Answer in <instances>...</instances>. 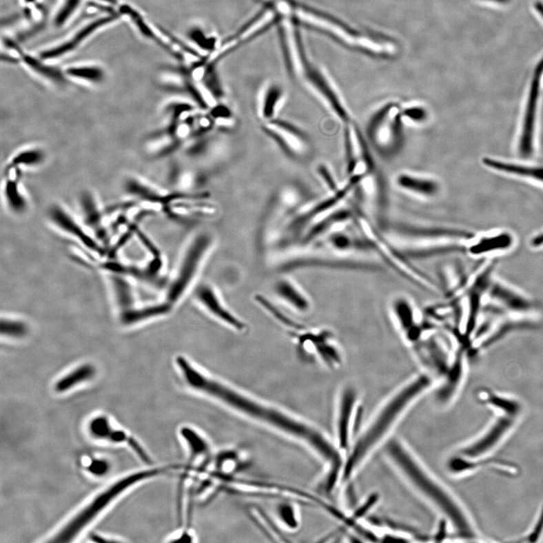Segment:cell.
Listing matches in <instances>:
<instances>
[{
    "mask_svg": "<svg viewBox=\"0 0 543 543\" xmlns=\"http://www.w3.org/2000/svg\"><path fill=\"white\" fill-rule=\"evenodd\" d=\"M176 365L186 387L218 404L238 416L274 431L305 446L325 465L339 462L342 453L320 429L278 406L254 397L214 376L185 356L176 358Z\"/></svg>",
    "mask_w": 543,
    "mask_h": 543,
    "instance_id": "6da1fadb",
    "label": "cell"
},
{
    "mask_svg": "<svg viewBox=\"0 0 543 543\" xmlns=\"http://www.w3.org/2000/svg\"><path fill=\"white\" fill-rule=\"evenodd\" d=\"M436 382L433 375L422 371L388 397L351 446L343 464L342 482L351 481L372 453L385 443L406 412Z\"/></svg>",
    "mask_w": 543,
    "mask_h": 543,
    "instance_id": "7a4b0ae2",
    "label": "cell"
},
{
    "mask_svg": "<svg viewBox=\"0 0 543 543\" xmlns=\"http://www.w3.org/2000/svg\"><path fill=\"white\" fill-rule=\"evenodd\" d=\"M385 453L404 480L428 504L442 514L459 536L469 540L475 533L458 502L402 441L386 442Z\"/></svg>",
    "mask_w": 543,
    "mask_h": 543,
    "instance_id": "3957f363",
    "label": "cell"
},
{
    "mask_svg": "<svg viewBox=\"0 0 543 543\" xmlns=\"http://www.w3.org/2000/svg\"><path fill=\"white\" fill-rule=\"evenodd\" d=\"M362 236L369 243L375 257L380 258L396 274L420 289L433 293L440 291L438 283L424 271L414 265L396 243L391 242L375 229L361 214L355 216Z\"/></svg>",
    "mask_w": 543,
    "mask_h": 543,
    "instance_id": "277c9868",
    "label": "cell"
},
{
    "mask_svg": "<svg viewBox=\"0 0 543 543\" xmlns=\"http://www.w3.org/2000/svg\"><path fill=\"white\" fill-rule=\"evenodd\" d=\"M181 467L176 465L143 470L121 479L95 497L90 504H88L81 512L72 518L61 531L55 535V538L52 541L66 542L73 540L88 524L94 520L96 516L101 513L102 510L105 509L119 494L131 488L132 485L146 480V479L167 473L171 469H178Z\"/></svg>",
    "mask_w": 543,
    "mask_h": 543,
    "instance_id": "5b68a950",
    "label": "cell"
},
{
    "mask_svg": "<svg viewBox=\"0 0 543 543\" xmlns=\"http://www.w3.org/2000/svg\"><path fill=\"white\" fill-rule=\"evenodd\" d=\"M366 132L367 139L383 158L398 155L404 143L402 110L394 103L382 106L369 119Z\"/></svg>",
    "mask_w": 543,
    "mask_h": 543,
    "instance_id": "8992f818",
    "label": "cell"
},
{
    "mask_svg": "<svg viewBox=\"0 0 543 543\" xmlns=\"http://www.w3.org/2000/svg\"><path fill=\"white\" fill-rule=\"evenodd\" d=\"M214 244V238L209 232H201L191 238L167 291V302L170 305L178 303L194 285Z\"/></svg>",
    "mask_w": 543,
    "mask_h": 543,
    "instance_id": "52a82bcc",
    "label": "cell"
},
{
    "mask_svg": "<svg viewBox=\"0 0 543 543\" xmlns=\"http://www.w3.org/2000/svg\"><path fill=\"white\" fill-rule=\"evenodd\" d=\"M293 336L303 356L315 358L327 369L337 371L345 364V354L335 334L327 329L307 330L303 327Z\"/></svg>",
    "mask_w": 543,
    "mask_h": 543,
    "instance_id": "ba28073f",
    "label": "cell"
},
{
    "mask_svg": "<svg viewBox=\"0 0 543 543\" xmlns=\"http://www.w3.org/2000/svg\"><path fill=\"white\" fill-rule=\"evenodd\" d=\"M389 312L403 340L411 349L416 347L426 329L420 311L406 294H398L389 302Z\"/></svg>",
    "mask_w": 543,
    "mask_h": 543,
    "instance_id": "9c48e42d",
    "label": "cell"
},
{
    "mask_svg": "<svg viewBox=\"0 0 543 543\" xmlns=\"http://www.w3.org/2000/svg\"><path fill=\"white\" fill-rule=\"evenodd\" d=\"M358 411V390L352 385L342 387L338 395L335 419V443L342 452L349 451L352 446Z\"/></svg>",
    "mask_w": 543,
    "mask_h": 543,
    "instance_id": "30bf717a",
    "label": "cell"
},
{
    "mask_svg": "<svg viewBox=\"0 0 543 543\" xmlns=\"http://www.w3.org/2000/svg\"><path fill=\"white\" fill-rule=\"evenodd\" d=\"M299 37L298 34L297 43L303 76L305 77L307 83L322 96L327 105L331 108L340 121L345 123H349L350 116L345 103L340 98L339 94L334 89L329 78L320 68L309 59Z\"/></svg>",
    "mask_w": 543,
    "mask_h": 543,
    "instance_id": "8fae6325",
    "label": "cell"
},
{
    "mask_svg": "<svg viewBox=\"0 0 543 543\" xmlns=\"http://www.w3.org/2000/svg\"><path fill=\"white\" fill-rule=\"evenodd\" d=\"M195 299L207 313L229 329L243 331L245 324L226 306L217 290L210 284L203 283L195 291Z\"/></svg>",
    "mask_w": 543,
    "mask_h": 543,
    "instance_id": "7c38bea8",
    "label": "cell"
},
{
    "mask_svg": "<svg viewBox=\"0 0 543 543\" xmlns=\"http://www.w3.org/2000/svg\"><path fill=\"white\" fill-rule=\"evenodd\" d=\"M263 130L293 157H298L308 143L307 135L298 127L277 118L263 125Z\"/></svg>",
    "mask_w": 543,
    "mask_h": 543,
    "instance_id": "4fadbf2b",
    "label": "cell"
},
{
    "mask_svg": "<svg viewBox=\"0 0 543 543\" xmlns=\"http://www.w3.org/2000/svg\"><path fill=\"white\" fill-rule=\"evenodd\" d=\"M543 74V58L535 71L528 103L522 125L519 151L523 156H529L533 153L535 126H536L537 112L540 94V81Z\"/></svg>",
    "mask_w": 543,
    "mask_h": 543,
    "instance_id": "5bb4252c",
    "label": "cell"
},
{
    "mask_svg": "<svg viewBox=\"0 0 543 543\" xmlns=\"http://www.w3.org/2000/svg\"><path fill=\"white\" fill-rule=\"evenodd\" d=\"M179 436L187 451L188 467H194L196 463L203 469L209 465L212 460V444L201 430L183 426L179 430Z\"/></svg>",
    "mask_w": 543,
    "mask_h": 543,
    "instance_id": "9a60e30c",
    "label": "cell"
},
{
    "mask_svg": "<svg viewBox=\"0 0 543 543\" xmlns=\"http://www.w3.org/2000/svg\"><path fill=\"white\" fill-rule=\"evenodd\" d=\"M515 417L509 416L500 418L478 441L470 444L461 451V455L468 459H475L483 456L491 451L509 432L514 423Z\"/></svg>",
    "mask_w": 543,
    "mask_h": 543,
    "instance_id": "2e32d148",
    "label": "cell"
},
{
    "mask_svg": "<svg viewBox=\"0 0 543 543\" xmlns=\"http://www.w3.org/2000/svg\"><path fill=\"white\" fill-rule=\"evenodd\" d=\"M464 350L460 347L457 351L449 371L437 382L439 385L436 390L435 398L438 404L449 403L456 395L464 375Z\"/></svg>",
    "mask_w": 543,
    "mask_h": 543,
    "instance_id": "e0dca14e",
    "label": "cell"
},
{
    "mask_svg": "<svg viewBox=\"0 0 543 543\" xmlns=\"http://www.w3.org/2000/svg\"><path fill=\"white\" fill-rule=\"evenodd\" d=\"M118 19L119 14L113 13L94 20L90 23L89 25L84 26L82 29L77 31L74 35V37L69 39L66 42L52 48L51 50H48L42 52V59L50 60L58 59L75 50L78 46L81 45L84 41H86L90 36L94 34L96 31L107 26L110 23L114 22Z\"/></svg>",
    "mask_w": 543,
    "mask_h": 543,
    "instance_id": "ac0fdd59",
    "label": "cell"
},
{
    "mask_svg": "<svg viewBox=\"0 0 543 543\" xmlns=\"http://www.w3.org/2000/svg\"><path fill=\"white\" fill-rule=\"evenodd\" d=\"M89 429L90 433L94 438L105 439V440L116 443H127L142 461L148 463V464L152 462L151 459L146 451L142 449L141 444L134 438L127 436L123 431L114 430L112 428L110 421L106 417L99 416L94 418L90 423Z\"/></svg>",
    "mask_w": 543,
    "mask_h": 543,
    "instance_id": "d6986e66",
    "label": "cell"
},
{
    "mask_svg": "<svg viewBox=\"0 0 543 543\" xmlns=\"http://www.w3.org/2000/svg\"><path fill=\"white\" fill-rule=\"evenodd\" d=\"M21 169L8 164L5 170L3 194L8 207L15 214L25 212L28 203L21 187Z\"/></svg>",
    "mask_w": 543,
    "mask_h": 543,
    "instance_id": "ffe728a7",
    "label": "cell"
},
{
    "mask_svg": "<svg viewBox=\"0 0 543 543\" xmlns=\"http://www.w3.org/2000/svg\"><path fill=\"white\" fill-rule=\"evenodd\" d=\"M486 293L494 300H497L502 306L513 313L526 314L533 309L531 300L504 284L491 282Z\"/></svg>",
    "mask_w": 543,
    "mask_h": 543,
    "instance_id": "44dd1931",
    "label": "cell"
},
{
    "mask_svg": "<svg viewBox=\"0 0 543 543\" xmlns=\"http://www.w3.org/2000/svg\"><path fill=\"white\" fill-rule=\"evenodd\" d=\"M274 291L279 298L298 313L307 314L312 309V303L308 295L290 279L278 281Z\"/></svg>",
    "mask_w": 543,
    "mask_h": 543,
    "instance_id": "7402d4cb",
    "label": "cell"
},
{
    "mask_svg": "<svg viewBox=\"0 0 543 543\" xmlns=\"http://www.w3.org/2000/svg\"><path fill=\"white\" fill-rule=\"evenodd\" d=\"M50 218L54 225L69 234L77 238L93 251L100 252L101 247L88 235L82 227L60 205H54L50 209Z\"/></svg>",
    "mask_w": 543,
    "mask_h": 543,
    "instance_id": "603a6c76",
    "label": "cell"
},
{
    "mask_svg": "<svg viewBox=\"0 0 543 543\" xmlns=\"http://www.w3.org/2000/svg\"><path fill=\"white\" fill-rule=\"evenodd\" d=\"M81 206L85 225L90 227L96 236L103 244L107 245L109 236L103 225V212L100 209L95 197L90 192H84L81 196Z\"/></svg>",
    "mask_w": 543,
    "mask_h": 543,
    "instance_id": "cb8c5ba5",
    "label": "cell"
},
{
    "mask_svg": "<svg viewBox=\"0 0 543 543\" xmlns=\"http://www.w3.org/2000/svg\"><path fill=\"white\" fill-rule=\"evenodd\" d=\"M285 92L283 87L277 83L269 84L263 90L260 100L259 114L265 122L277 118L285 102Z\"/></svg>",
    "mask_w": 543,
    "mask_h": 543,
    "instance_id": "d4e9b609",
    "label": "cell"
},
{
    "mask_svg": "<svg viewBox=\"0 0 543 543\" xmlns=\"http://www.w3.org/2000/svg\"><path fill=\"white\" fill-rule=\"evenodd\" d=\"M396 183L404 190L427 198L435 196L440 189L436 181L412 174H399Z\"/></svg>",
    "mask_w": 543,
    "mask_h": 543,
    "instance_id": "484cf974",
    "label": "cell"
},
{
    "mask_svg": "<svg viewBox=\"0 0 543 543\" xmlns=\"http://www.w3.org/2000/svg\"><path fill=\"white\" fill-rule=\"evenodd\" d=\"M483 163L494 170L516 174L518 176L532 178L543 183V167L516 165L489 158H484Z\"/></svg>",
    "mask_w": 543,
    "mask_h": 543,
    "instance_id": "4316f807",
    "label": "cell"
},
{
    "mask_svg": "<svg viewBox=\"0 0 543 543\" xmlns=\"http://www.w3.org/2000/svg\"><path fill=\"white\" fill-rule=\"evenodd\" d=\"M94 373L95 370L92 365H85L81 366L56 383L55 390L59 393L66 392V391L74 388L79 383L92 378Z\"/></svg>",
    "mask_w": 543,
    "mask_h": 543,
    "instance_id": "83f0119b",
    "label": "cell"
},
{
    "mask_svg": "<svg viewBox=\"0 0 543 543\" xmlns=\"http://www.w3.org/2000/svg\"><path fill=\"white\" fill-rule=\"evenodd\" d=\"M172 305L166 302L163 305H158L149 307L137 309L127 310L123 316V321L125 324H132L145 320L150 318L163 316L170 312Z\"/></svg>",
    "mask_w": 543,
    "mask_h": 543,
    "instance_id": "f1b7e54d",
    "label": "cell"
},
{
    "mask_svg": "<svg viewBox=\"0 0 543 543\" xmlns=\"http://www.w3.org/2000/svg\"><path fill=\"white\" fill-rule=\"evenodd\" d=\"M276 515L279 523L286 530L295 531L300 526V516L296 506L290 501H282L276 507Z\"/></svg>",
    "mask_w": 543,
    "mask_h": 543,
    "instance_id": "f546056e",
    "label": "cell"
},
{
    "mask_svg": "<svg viewBox=\"0 0 543 543\" xmlns=\"http://www.w3.org/2000/svg\"><path fill=\"white\" fill-rule=\"evenodd\" d=\"M68 78L79 79V81L99 84L105 79V74L103 69L95 66H74L66 70Z\"/></svg>",
    "mask_w": 543,
    "mask_h": 543,
    "instance_id": "4dcf8cb0",
    "label": "cell"
},
{
    "mask_svg": "<svg viewBox=\"0 0 543 543\" xmlns=\"http://www.w3.org/2000/svg\"><path fill=\"white\" fill-rule=\"evenodd\" d=\"M354 130L347 129L345 133L346 171L349 178L356 174L357 167L360 164Z\"/></svg>",
    "mask_w": 543,
    "mask_h": 543,
    "instance_id": "1f68e13d",
    "label": "cell"
},
{
    "mask_svg": "<svg viewBox=\"0 0 543 543\" xmlns=\"http://www.w3.org/2000/svg\"><path fill=\"white\" fill-rule=\"evenodd\" d=\"M45 159L44 151L41 148H29L23 150L16 154L9 163L10 165L19 167H37L43 163Z\"/></svg>",
    "mask_w": 543,
    "mask_h": 543,
    "instance_id": "d6a6232c",
    "label": "cell"
},
{
    "mask_svg": "<svg viewBox=\"0 0 543 543\" xmlns=\"http://www.w3.org/2000/svg\"><path fill=\"white\" fill-rule=\"evenodd\" d=\"M512 237L508 234L484 238L471 247L470 252L473 254H480L482 253L507 249L512 244Z\"/></svg>",
    "mask_w": 543,
    "mask_h": 543,
    "instance_id": "836d02e7",
    "label": "cell"
},
{
    "mask_svg": "<svg viewBox=\"0 0 543 543\" xmlns=\"http://www.w3.org/2000/svg\"><path fill=\"white\" fill-rule=\"evenodd\" d=\"M488 402L509 416L515 417L521 410V407L518 403L509 398L491 395L489 396Z\"/></svg>",
    "mask_w": 543,
    "mask_h": 543,
    "instance_id": "e575fe53",
    "label": "cell"
},
{
    "mask_svg": "<svg viewBox=\"0 0 543 543\" xmlns=\"http://www.w3.org/2000/svg\"><path fill=\"white\" fill-rule=\"evenodd\" d=\"M83 0H65L63 2L60 10L56 15V25L61 27L70 19L81 5Z\"/></svg>",
    "mask_w": 543,
    "mask_h": 543,
    "instance_id": "d590c367",
    "label": "cell"
},
{
    "mask_svg": "<svg viewBox=\"0 0 543 543\" xmlns=\"http://www.w3.org/2000/svg\"><path fill=\"white\" fill-rule=\"evenodd\" d=\"M114 286L119 305L124 309L129 308L132 303V295L130 285L123 279L115 278Z\"/></svg>",
    "mask_w": 543,
    "mask_h": 543,
    "instance_id": "8d00e7d4",
    "label": "cell"
},
{
    "mask_svg": "<svg viewBox=\"0 0 543 543\" xmlns=\"http://www.w3.org/2000/svg\"><path fill=\"white\" fill-rule=\"evenodd\" d=\"M403 118L409 119L413 123H423L427 122L429 118L428 110L422 106H410L402 110Z\"/></svg>",
    "mask_w": 543,
    "mask_h": 543,
    "instance_id": "74e56055",
    "label": "cell"
},
{
    "mask_svg": "<svg viewBox=\"0 0 543 543\" xmlns=\"http://www.w3.org/2000/svg\"><path fill=\"white\" fill-rule=\"evenodd\" d=\"M380 496L374 493L367 498L360 506L356 507L350 518L357 524V522L363 518L377 504Z\"/></svg>",
    "mask_w": 543,
    "mask_h": 543,
    "instance_id": "f35d334b",
    "label": "cell"
},
{
    "mask_svg": "<svg viewBox=\"0 0 543 543\" xmlns=\"http://www.w3.org/2000/svg\"><path fill=\"white\" fill-rule=\"evenodd\" d=\"M189 38L197 45L202 48V50H212L215 43L214 39L207 35L205 32L201 28H192L189 30Z\"/></svg>",
    "mask_w": 543,
    "mask_h": 543,
    "instance_id": "ab89813d",
    "label": "cell"
},
{
    "mask_svg": "<svg viewBox=\"0 0 543 543\" xmlns=\"http://www.w3.org/2000/svg\"><path fill=\"white\" fill-rule=\"evenodd\" d=\"M1 331L6 336L20 338L27 332L26 326L20 322L3 320Z\"/></svg>",
    "mask_w": 543,
    "mask_h": 543,
    "instance_id": "60d3db41",
    "label": "cell"
},
{
    "mask_svg": "<svg viewBox=\"0 0 543 543\" xmlns=\"http://www.w3.org/2000/svg\"><path fill=\"white\" fill-rule=\"evenodd\" d=\"M318 173L325 183L327 189L333 192V194L336 193L339 190L338 183L329 167L325 165H319L318 167Z\"/></svg>",
    "mask_w": 543,
    "mask_h": 543,
    "instance_id": "b9f144b4",
    "label": "cell"
},
{
    "mask_svg": "<svg viewBox=\"0 0 543 543\" xmlns=\"http://www.w3.org/2000/svg\"><path fill=\"white\" fill-rule=\"evenodd\" d=\"M88 471L94 475L102 476L108 473L110 465L105 460H94L90 463Z\"/></svg>",
    "mask_w": 543,
    "mask_h": 543,
    "instance_id": "7bdbcfd3",
    "label": "cell"
},
{
    "mask_svg": "<svg viewBox=\"0 0 543 543\" xmlns=\"http://www.w3.org/2000/svg\"><path fill=\"white\" fill-rule=\"evenodd\" d=\"M542 531H543V507L540 513L538 522L537 523L536 526H535L533 532L531 533L529 536L528 537V541L529 542L537 541Z\"/></svg>",
    "mask_w": 543,
    "mask_h": 543,
    "instance_id": "ee69618b",
    "label": "cell"
},
{
    "mask_svg": "<svg viewBox=\"0 0 543 543\" xmlns=\"http://www.w3.org/2000/svg\"><path fill=\"white\" fill-rule=\"evenodd\" d=\"M446 530V523L445 522H442L440 525H439L438 531L434 536L437 541H441L445 537L447 533Z\"/></svg>",
    "mask_w": 543,
    "mask_h": 543,
    "instance_id": "f6af8a7d",
    "label": "cell"
},
{
    "mask_svg": "<svg viewBox=\"0 0 543 543\" xmlns=\"http://www.w3.org/2000/svg\"><path fill=\"white\" fill-rule=\"evenodd\" d=\"M531 245L534 247H540L543 246V233L535 236L531 241Z\"/></svg>",
    "mask_w": 543,
    "mask_h": 543,
    "instance_id": "bcb514c9",
    "label": "cell"
},
{
    "mask_svg": "<svg viewBox=\"0 0 543 543\" xmlns=\"http://www.w3.org/2000/svg\"><path fill=\"white\" fill-rule=\"evenodd\" d=\"M91 539H92V541L97 542H110V540H106V539H103V537L99 536V535H96V534L92 535Z\"/></svg>",
    "mask_w": 543,
    "mask_h": 543,
    "instance_id": "7dc6e473",
    "label": "cell"
},
{
    "mask_svg": "<svg viewBox=\"0 0 543 543\" xmlns=\"http://www.w3.org/2000/svg\"><path fill=\"white\" fill-rule=\"evenodd\" d=\"M535 8L538 11V12L541 14L542 17L543 18V4L541 3H537L535 4Z\"/></svg>",
    "mask_w": 543,
    "mask_h": 543,
    "instance_id": "c3c4849f",
    "label": "cell"
},
{
    "mask_svg": "<svg viewBox=\"0 0 543 543\" xmlns=\"http://www.w3.org/2000/svg\"><path fill=\"white\" fill-rule=\"evenodd\" d=\"M490 1L496 2L498 3H507L510 0H490Z\"/></svg>",
    "mask_w": 543,
    "mask_h": 543,
    "instance_id": "681fc988",
    "label": "cell"
},
{
    "mask_svg": "<svg viewBox=\"0 0 543 543\" xmlns=\"http://www.w3.org/2000/svg\"><path fill=\"white\" fill-rule=\"evenodd\" d=\"M36 1V0H23V2L26 3H33Z\"/></svg>",
    "mask_w": 543,
    "mask_h": 543,
    "instance_id": "f907efd6",
    "label": "cell"
}]
</instances>
